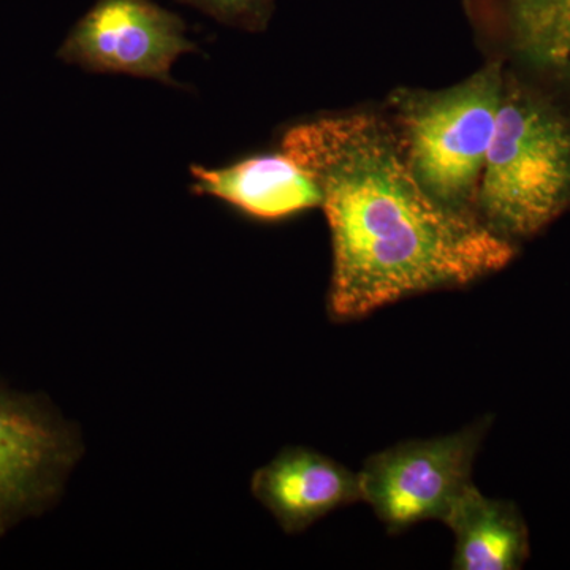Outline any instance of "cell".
Returning a JSON list of instances; mask_svg holds the SVG:
<instances>
[{"label":"cell","mask_w":570,"mask_h":570,"mask_svg":"<svg viewBox=\"0 0 570 570\" xmlns=\"http://www.w3.org/2000/svg\"><path fill=\"white\" fill-rule=\"evenodd\" d=\"M281 153L313 176L332 234L330 316L354 321L409 296L501 272L515 243L478 214L438 202L412 171L395 127L374 115L296 124Z\"/></svg>","instance_id":"6da1fadb"},{"label":"cell","mask_w":570,"mask_h":570,"mask_svg":"<svg viewBox=\"0 0 570 570\" xmlns=\"http://www.w3.org/2000/svg\"><path fill=\"white\" fill-rule=\"evenodd\" d=\"M570 208V118L504 81L475 212L491 230L531 238Z\"/></svg>","instance_id":"7a4b0ae2"},{"label":"cell","mask_w":570,"mask_h":570,"mask_svg":"<svg viewBox=\"0 0 570 570\" xmlns=\"http://www.w3.org/2000/svg\"><path fill=\"white\" fill-rule=\"evenodd\" d=\"M491 63L444 91H397L395 130L412 171L428 193L456 212L478 214V194L502 89Z\"/></svg>","instance_id":"3957f363"},{"label":"cell","mask_w":570,"mask_h":570,"mask_svg":"<svg viewBox=\"0 0 570 570\" xmlns=\"http://www.w3.org/2000/svg\"><path fill=\"white\" fill-rule=\"evenodd\" d=\"M490 419L459 433L404 441L370 456L358 471L362 501L390 534L428 520L445 521L472 483V464Z\"/></svg>","instance_id":"277c9868"},{"label":"cell","mask_w":570,"mask_h":570,"mask_svg":"<svg viewBox=\"0 0 570 570\" xmlns=\"http://www.w3.org/2000/svg\"><path fill=\"white\" fill-rule=\"evenodd\" d=\"M82 444L47 400L0 385V535L59 501Z\"/></svg>","instance_id":"5b68a950"},{"label":"cell","mask_w":570,"mask_h":570,"mask_svg":"<svg viewBox=\"0 0 570 570\" xmlns=\"http://www.w3.org/2000/svg\"><path fill=\"white\" fill-rule=\"evenodd\" d=\"M186 22L154 0H96L59 56L92 73H121L176 86L171 67L198 51Z\"/></svg>","instance_id":"8992f818"},{"label":"cell","mask_w":570,"mask_h":570,"mask_svg":"<svg viewBox=\"0 0 570 570\" xmlns=\"http://www.w3.org/2000/svg\"><path fill=\"white\" fill-rule=\"evenodd\" d=\"M250 490L287 534H298L333 510L362 501L358 472L305 448L277 453L254 472Z\"/></svg>","instance_id":"52a82bcc"},{"label":"cell","mask_w":570,"mask_h":570,"mask_svg":"<svg viewBox=\"0 0 570 570\" xmlns=\"http://www.w3.org/2000/svg\"><path fill=\"white\" fill-rule=\"evenodd\" d=\"M193 193L212 195L258 220H281L322 208L313 176L284 153L247 157L223 168L193 165Z\"/></svg>","instance_id":"ba28073f"},{"label":"cell","mask_w":570,"mask_h":570,"mask_svg":"<svg viewBox=\"0 0 570 570\" xmlns=\"http://www.w3.org/2000/svg\"><path fill=\"white\" fill-rule=\"evenodd\" d=\"M444 523L455 535L453 569L519 570L530 558V530L517 504L487 498L475 485Z\"/></svg>","instance_id":"9c48e42d"},{"label":"cell","mask_w":570,"mask_h":570,"mask_svg":"<svg viewBox=\"0 0 570 570\" xmlns=\"http://www.w3.org/2000/svg\"><path fill=\"white\" fill-rule=\"evenodd\" d=\"M183 6L193 7L212 20L230 28H264L273 9V0H175Z\"/></svg>","instance_id":"30bf717a"},{"label":"cell","mask_w":570,"mask_h":570,"mask_svg":"<svg viewBox=\"0 0 570 570\" xmlns=\"http://www.w3.org/2000/svg\"><path fill=\"white\" fill-rule=\"evenodd\" d=\"M568 2H570V0H568Z\"/></svg>","instance_id":"8fae6325"}]
</instances>
